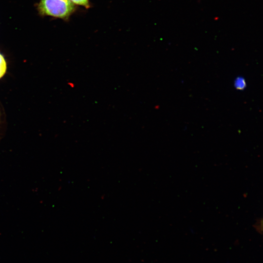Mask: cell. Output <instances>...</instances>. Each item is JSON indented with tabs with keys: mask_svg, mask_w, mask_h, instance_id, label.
<instances>
[{
	"mask_svg": "<svg viewBox=\"0 0 263 263\" xmlns=\"http://www.w3.org/2000/svg\"><path fill=\"white\" fill-rule=\"evenodd\" d=\"M39 8L44 14L63 18L73 12L74 6L70 0H41Z\"/></svg>",
	"mask_w": 263,
	"mask_h": 263,
	"instance_id": "6da1fadb",
	"label": "cell"
},
{
	"mask_svg": "<svg viewBox=\"0 0 263 263\" xmlns=\"http://www.w3.org/2000/svg\"><path fill=\"white\" fill-rule=\"evenodd\" d=\"M6 69V62L4 56L0 53V78L5 75Z\"/></svg>",
	"mask_w": 263,
	"mask_h": 263,
	"instance_id": "7a4b0ae2",
	"label": "cell"
},
{
	"mask_svg": "<svg viewBox=\"0 0 263 263\" xmlns=\"http://www.w3.org/2000/svg\"><path fill=\"white\" fill-rule=\"evenodd\" d=\"M235 86L237 89L242 90L245 86V82L243 78H237L235 82Z\"/></svg>",
	"mask_w": 263,
	"mask_h": 263,
	"instance_id": "3957f363",
	"label": "cell"
},
{
	"mask_svg": "<svg viewBox=\"0 0 263 263\" xmlns=\"http://www.w3.org/2000/svg\"><path fill=\"white\" fill-rule=\"evenodd\" d=\"M71 2L80 5H83L86 7L89 6L88 0H70Z\"/></svg>",
	"mask_w": 263,
	"mask_h": 263,
	"instance_id": "277c9868",
	"label": "cell"
}]
</instances>
